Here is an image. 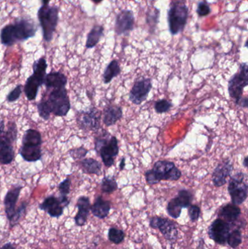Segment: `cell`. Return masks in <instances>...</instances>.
Segmentation results:
<instances>
[{
	"label": "cell",
	"mask_w": 248,
	"mask_h": 249,
	"mask_svg": "<svg viewBox=\"0 0 248 249\" xmlns=\"http://www.w3.org/2000/svg\"><path fill=\"white\" fill-rule=\"evenodd\" d=\"M182 175L174 162L165 160L157 161L152 169L145 173L146 181L149 185H154L161 181H178Z\"/></svg>",
	"instance_id": "cell-1"
},
{
	"label": "cell",
	"mask_w": 248,
	"mask_h": 249,
	"mask_svg": "<svg viewBox=\"0 0 248 249\" xmlns=\"http://www.w3.org/2000/svg\"><path fill=\"white\" fill-rule=\"evenodd\" d=\"M189 9L186 0H173L167 13L169 29L173 35L183 32L187 23Z\"/></svg>",
	"instance_id": "cell-2"
},
{
	"label": "cell",
	"mask_w": 248,
	"mask_h": 249,
	"mask_svg": "<svg viewBox=\"0 0 248 249\" xmlns=\"http://www.w3.org/2000/svg\"><path fill=\"white\" fill-rule=\"evenodd\" d=\"M95 149L100 155L105 166L110 168L115 164V158L119 152L117 139L106 132V135L96 138Z\"/></svg>",
	"instance_id": "cell-3"
},
{
	"label": "cell",
	"mask_w": 248,
	"mask_h": 249,
	"mask_svg": "<svg viewBox=\"0 0 248 249\" xmlns=\"http://www.w3.org/2000/svg\"><path fill=\"white\" fill-rule=\"evenodd\" d=\"M37 17L42 27L44 40L51 42L58 26L59 9L57 6L42 5L38 10Z\"/></svg>",
	"instance_id": "cell-4"
},
{
	"label": "cell",
	"mask_w": 248,
	"mask_h": 249,
	"mask_svg": "<svg viewBox=\"0 0 248 249\" xmlns=\"http://www.w3.org/2000/svg\"><path fill=\"white\" fill-rule=\"evenodd\" d=\"M48 64L44 58L34 61L33 64V74L29 77L24 86V93L29 101H33L37 96L39 89L44 85Z\"/></svg>",
	"instance_id": "cell-5"
},
{
	"label": "cell",
	"mask_w": 248,
	"mask_h": 249,
	"mask_svg": "<svg viewBox=\"0 0 248 249\" xmlns=\"http://www.w3.org/2000/svg\"><path fill=\"white\" fill-rule=\"evenodd\" d=\"M246 177V174L243 172L237 173L230 177L228 192L233 204L240 206L247 200L248 186L245 181Z\"/></svg>",
	"instance_id": "cell-6"
},
{
	"label": "cell",
	"mask_w": 248,
	"mask_h": 249,
	"mask_svg": "<svg viewBox=\"0 0 248 249\" xmlns=\"http://www.w3.org/2000/svg\"><path fill=\"white\" fill-rule=\"evenodd\" d=\"M47 101L50 107L51 112L55 116H66L71 109V104L66 88L52 90Z\"/></svg>",
	"instance_id": "cell-7"
},
{
	"label": "cell",
	"mask_w": 248,
	"mask_h": 249,
	"mask_svg": "<svg viewBox=\"0 0 248 249\" xmlns=\"http://www.w3.org/2000/svg\"><path fill=\"white\" fill-rule=\"evenodd\" d=\"M248 85L247 63L240 64V71L232 76L229 81L228 92L230 96L237 103L243 97V90Z\"/></svg>",
	"instance_id": "cell-8"
},
{
	"label": "cell",
	"mask_w": 248,
	"mask_h": 249,
	"mask_svg": "<svg viewBox=\"0 0 248 249\" xmlns=\"http://www.w3.org/2000/svg\"><path fill=\"white\" fill-rule=\"evenodd\" d=\"M37 26L33 20L18 18L12 23V34L15 42H23L33 37L37 32Z\"/></svg>",
	"instance_id": "cell-9"
},
{
	"label": "cell",
	"mask_w": 248,
	"mask_h": 249,
	"mask_svg": "<svg viewBox=\"0 0 248 249\" xmlns=\"http://www.w3.org/2000/svg\"><path fill=\"white\" fill-rule=\"evenodd\" d=\"M149 225L153 229L159 230L163 236L170 243L177 241L179 231L172 221L161 216H154L150 219Z\"/></svg>",
	"instance_id": "cell-10"
},
{
	"label": "cell",
	"mask_w": 248,
	"mask_h": 249,
	"mask_svg": "<svg viewBox=\"0 0 248 249\" xmlns=\"http://www.w3.org/2000/svg\"><path fill=\"white\" fill-rule=\"evenodd\" d=\"M152 89L150 78H142L134 83L129 93V100L135 105H140L148 98L149 93Z\"/></svg>",
	"instance_id": "cell-11"
},
{
	"label": "cell",
	"mask_w": 248,
	"mask_h": 249,
	"mask_svg": "<svg viewBox=\"0 0 248 249\" xmlns=\"http://www.w3.org/2000/svg\"><path fill=\"white\" fill-rule=\"evenodd\" d=\"M231 225L222 219H216L212 222L208 229L210 238L219 245H225L231 231Z\"/></svg>",
	"instance_id": "cell-12"
},
{
	"label": "cell",
	"mask_w": 248,
	"mask_h": 249,
	"mask_svg": "<svg viewBox=\"0 0 248 249\" xmlns=\"http://www.w3.org/2000/svg\"><path fill=\"white\" fill-rule=\"evenodd\" d=\"M101 113L96 108H90L89 110L80 112L77 122L82 129L96 131L100 127Z\"/></svg>",
	"instance_id": "cell-13"
},
{
	"label": "cell",
	"mask_w": 248,
	"mask_h": 249,
	"mask_svg": "<svg viewBox=\"0 0 248 249\" xmlns=\"http://www.w3.org/2000/svg\"><path fill=\"white\" fill-rule=\"evenodd\" d=\"M135 18L131 10H122L116 16L115 32L116 35H126L133 29Z\"/></svg>",
	"instance_id": "cell-14"
},
{
	"label": "cell",
	"mask_w": 248,
	"mask_h": 249,
	"mask_svg": "<svg viewBox=\"0 0 248 249\" xmlns=\"http://www.w3.org/2000/svg\"><path fill=\"white\" fill-rule=\"evenodd\" d=\"M23 187L20 185L15 186L7 191L4 199V212L9 222L13 220L16 213V204L18 200L20 192Z\"/></svg>",
	"instance_id": "cell-15"
},
{
	"label": "cell",
	"mask_w": 248,
	"mask_h": 249,
	"mask_svg": "<svg viewBox=\"0 0 248 249\" xmlns=\"http://www.w3.org/2000/svg\"><path fill=\"white\" fill-rule=\"evenodd\" d=\"M233 165L230 160H224L214 169L212 175L213 182L215 187H221L227 183V178L231 177Z\"/></svg>",
	"instance_id": "cell-16"
},
{
	"label": "cell",
	"mask_w": 248,
	"mask_h": 249,
	"mask_svg": "<svg viewBox=\"0 0 248 249\" xmlns=\"http://www.w3.org/2000/svg\"><path fill=\"white\" fill-rule=\"evenodd\" d=\"M39 209L48 213L50 217L59 218L64 214V208L60 197L50 196L39 206Z\"/></svg>",
	"instance_id": "cell-17"
},
{
	"label": "cell",
	"mask_w": 248,
	"mask_h": 249,
	"mask_svg": "<svg viewBox=\"0 0 248 249\" xmlns=\"http://www.w3.org/2000/svg\"><path fill=\"white\" fill-rule=\"evenodd\" d=\"M77 207L78 209V212L74 217L76 225L78 227L84 226L87 223V218L91 209L89 197L86 196L79 197L77 202Z\"/></svg>",
	"instance_id": "cell-18"
},
{
	"label": "cell",
	"mask_w": 248,
	"mask_h": 249,
	"mask_svg": "<svg viewBox=\"0 0 248 249\" xmlns=\"http://www.w3.org/2000/svg\"><path fill=\"white\" fill-rule=\"evenodd\" d=\"M240 215L241 209L238 206L233 203L225 205L218 212V218L231 225H234Z\"/></svg>",
	"instance_id": "cell-19"
},
{
	"label": "cell",
	"mask_w": 248,
	"mask_h": 249,
	"mask_svg": "<svg viewBox=\"0 0 248 249\" xmlns=\"http://www.w3.org/2000/svg\"><path fill=\"white\" fill-rule=\"evenodd\" d=\"M12 143L8 139L0 135V164L9 165L15 158V151Z\"/></svg>",
	"instance_id": "cell-20"
},
{
	"label": "cell",
	"mask_w": 248,
	"mask_h": 249,
	"mask_svg": "<svg viewBox=\"0 0 248 249\" xmlns=\"http://www.w3.org/2000/svg\"><path fill=\"white\" fill-rule=\"evenodd\" d=\"M67 82L68 80L65 74L60 71H51L45 76L44 85L48 90L50 89L54 90V89L66 88Z\"/></svg>",
	"instance_id": "cell-21"
},
{
	"label": "cell",
	"mask_w": 248,
	"mask_h": 249,
	"mask_svg": "<svg viewBox=\"0 0 248 249\" xmlns=\"http://www.w3.org/2000/svg\"><path fill=\"white\" fill-rule=\"evenodd\" d=\"M111 210V203L108 200H105L102 196L96 197L94 203L91 206L92 213L93 216L100 219L107 217Z\"/></svg>",
	"instance_id": "cell-22"
},
{
	"label": "cell",
	"mask_w": 248,
	"mask_h": 249,
	"mask_svg": "<svg viewBox=\"0 0 248 249\" xmlns=\"http://www.w3.org/2000/svg\"><path fill=\"white\" fill-rule=\"evenodd\" d=\"M122 118V109L118 105H109L103 110V122L106 126H112Z\"/></svg>",
	"instance_id": "cell-23"
},
{
	"label": "cell",
	"mask_w": 248,
	"mask_h": 249,
	"mask_svg": "<svg viewBox=\"0 0 248 249\" xmlns=\"http://www.w3.org/2000/svg\"><path fill=\"white\" fill-rule=\"evenodd\" d=\"M20 156L26 162H36L41 160L42 157V151L41 146H27L22 145L19 150Z\"/></svg>",
	"instance_id": "cell-24"
},
{
	"label": "cell",
	"mask_w": 248,
	"mask_h": 249,
	"mask_svg": "<svg viewBox=\"0 0 248 249\" xmlns=\"http://www.w3.org/2000/svg\"><path fill=\"white\" fill-rule=\"evenodd\" d=\"M80 167L83 172L88 174L100 175L102 165L99 161L93 158H85L80 162Z\"/></svg>",
	"instance_id": "cell-25"
},
{
	"label": "cell",
	"mask_w": 248,
	"mask_h": 249,
	"mask_svg": "<svg viewBox=\"0 0 248 249\" xmlns=\"http://www.w3.org/2000/svg\"><path fill=\"white\" fill-rule=\"evenodd\" d=\"M104 29L100 25H96L93 26V29L89 32L86 41V48L87 49H91L94 48L100 42V39L103 36Z\"/></svg>",
	"instance_id": "cell-26"
},
{
	"label": "cell",
	"mask_w": 248,
	"mask_h": 249,
	"mask_svg": "<svg viewBox=\"0 0 248 249\" xmlns=\"http://www.w3.org/2000/svg\"><path fill=\"white\" fill-rule=\"evenodd\" d=\"M42 139L41 133L34 129H28L22 139V145L27 146H42Z\"/></svg>",
	"instance_id": "cell-27"
},
{
	"label": "cell",
	"mask_w": 248,
	"mask_h": 249,
	"mask_svg": "<svg viewBox=\"0 0 248 249\" xmlns=\"http://www.w3.org/2000/svg\"><path fill=\"white\" fill-rule=\"evenodd\" d=\"M120 73L121 68L119 63L116 60H112L105 69L103 74V83L109 84L115 77L119 76Z\"/></svg>",
	"instance_id": "cell-28"
},
{
	"label": "cell",
	"mask_w": 248,
	"mask_h": 249,
	"mask_svg": "<svg viewBox=\"0 0 248 249\" xmlns=\"http://www.w3.org/2000/svg\"><path fill=\"white\" fill-rule=\"evenodd\" d=\"M101 191L106 194H112L118 189V184L115 177H104L100 184Z\"/></svg>",
	"instance_id": "cell-29"
},
{
	"label": "cell",
	"mask_w": 248,
	"mask_h": 249,
	"mask_svg": "<svg viewBox=\"0 0 248 249\" xmlns=\"http://www.w3.org/2000/svg\"><path fill=\"white\" fill-rule=\"evenodd\" d=\"M183 207L181 204L179 200H178L177 197L170 200L167 206V212L170 217L173 219H178L180 217L181 213Z\"/></svg>",
	"instance_id": "cell-30"
},
{
	"label": "cell",
	"mask_w": 248,
	"mask_h": 249,
	"mask_svg": "<svg viewBox=\"0 0 248 249\" xmlns=\"http://www.w3.org/2000/svg\"><path fill=\"white\" fill-rule=\"evenodd\" d=\"M125 234L123 231L116 228H111L108 232V238L111 242L118 245L122 244L125 240Z\"/></svg>",
	"instance_id": "cell-31"
},
{
	"label": "cell",
	"mask_w": 248,
	"mask_h": 249,
	"mask_svg": "<svg viewBox=\"0 0 248 249\" xmlns=\"http://www.w3.org/2000/svg\"><path fill=\"white\" fill-rule=\"evenodd\" d=\"M243 242V235L241 231L239 229H235L231 231L227 238V243L230 247L236 249Z\"/></svg>",
	"instance_id": "cell-32"
},
{
	"label": "cell",
	"mask_w": 248,
	"mask_h": 249,
	"mask_svg": "<svg viewBox=\"0 0 248 249\" xmlns=\"http://www.w3.org/2000/svg\"><path fill=\"white\" fill-rule=\"evenodd\" d=\"M1 136H4L6 139L14 143L16 142L17 136V128L16 123L10 122L7 124V130H4V133H1Z\"/></svg>",
	"instance_id": "cell-33"
},
{
	"label": "cell",
	"mask_w": 248,
	"mask_h": 249,
	"mask_svg": "<svg viewBox=\"0 0 248 249\" xmlns=\"http://www.w3.org/2000/svg\"><path fill=\"white\" fill-rule=\"evenodd\" d=\"M37 107L38 113L39 117L42 118L44 121H48L50 117L51 109L47 100H41L36 105Z\"/></svg>",
	"instance_id": "cell-34"
},
{
	"label": "cell",
	"mask_w": 248,
	"mask_h": 249,
	"mask_svg": "<svg viewBox=\"0 0 248 249\" xmlns=\"http://www.w3.org/2000/svg\"><path fill=\"white\" fill-rule=\"evenodd\" d=\"M177 198L182 204V207L188 208L192 205L193 195L189 190H181L178 193Z\"/></svg>",
	"instance_id": "cell-35"
},
{
	"label": "cell",
	"mask_w": 248,
	"mask_h": 249,
	"mask_svg": "<svg viewBox=\"0 0 248 249\" xmlns=\"http://www.w3.org/2000/svg\"><path fill=\"white\" fill-rule=\"evenodd\" d=\"M172 107H173V104L167 99H160L154 104V109L158 114L166 113L169 112Z\"/></svg>",
	"instance_id": "cell-36"
},
{
	"label": "cell",
	"mask_w": 248,
	"mask_h": 249,
	"mask_svg": "<svg viewBox=\"0 0 248 249\" xmlns=\"http://www.w3.org/2000/svg\"><path fill=\"white\" fill-rule=\"evenodd\" d=\"M27 205L26 202H23V203H22L21 205L17 208V210H16V215H15L14 217H13V220L10 222V225L11 228H13V227L17 225L18 222H20V219L24 216L25 213H26V208H27Z\"/></svg>",
	"instance_id": "cell-37"
},
{
	"label": "cell",
	"mask_w": 248,
	"mask_h": 249,
	"mask_svg": "<svg viewBox=\"0 0 248 249\" xmlns=\"http://www.w3.org/2000/svg\"><path fill=\"white\" fill-rule=\"evenodd\" d=\"M71 179L70 178H66L60 183L58 186L61 196H67L70 193V187H71Z\"/></svg>",
	"instance_id": "cell-38"
},
{
	"label": "cell",
	"mask_w": 248,
	"mask_h": 249,
	"mask_svg": "<svg viewBox=\"0 0 248 249\" xmlns=\"http://www.w3.org/2000/svg\"><path fill=\"white\" fill-rule=\"evenodd\" d=\"M188 209V214L192 222H196L199 219L200 216L201 210L200 208L197 205H191Z\"/></svg>",
	"instance_id": "cell-39"
},
{
	"label": "cell",
	"mask_w": 248,
	"mask_h": 249,
	"mask_svg": "<svg viewBox=\"0 0 248 249\" xmlns=\"http://www.w3.org/2000/svg\"><path fill=\"white\" fill-rule=\"evenodd\" d=\"M88 150L85 148L79 147L77 149H73L69 151V155L73 159L79 160L83 159L87 155Z\"/></svg>",
	"instance_id": "cell-40"
},
{
	"label": "cell",
	"mask_w": 248,
	"mask_h": 249,
	"mask_svg": "<svg viewBox=\"0 0 248 249\" xmlns=\"http://www.w3.org/2000/svg\"><path fill=\"white\" fill-rule=\"evenodd\" d=\"M211 12V7L206 1H200L198 4L197 13L199 17H205V16H208Z\"/></svg>",
	"instance_id": "cell-41"
},
{
	"label": "cell",
	"mask_w": 248,
	"mask_h": 249,
	"mask_svg": "<svg viewBox=\"0 0 248 249\" xmlns=\"http://www.w3.org/2000/svg\"><path fill=\"white\" fill-rule=\"evenodd\" d=\"M22 93V86L18 85L16 86L7 96V100L8 102H14L20 98Z\"/></svg>",
	"instance_id": "cell-42"
},
{
	"label": "cell",
	"mask_w": 248,
	"mask_h": 249,
	"mask_svg": "<svg viewBox=\"0 0 248 249\" xmlns=\"http://www.w3.org/2000/svg\"><path fill=\"white\" fill-rule=\"evenodd\" d=\"M159 16H160V11L157 9L155 8L153 14H151L150 12H149L148 17H147V22L150 26L154 27L155 24L158 23Z\"/></svg>",
	"instance_id": "cell-43"
},
{
	"label": "cell",
	"mask_w": 248,
	"mask_h": 249,
	"mask_svg": "<svg viewBox=\"0 0 248 249\" xmlns=\"http://www.w3.org/2000/svg\"><path fill=\"white\" fill-rule=\"evenodd\" d=\"M236 105L241 107L247 108L248 107V99L247 96H246V97H242L241 99L236 103Z\"/></svg>",
	"instance_id": "cell-44"
},
{
	"label": "cell",
	"mask_w": 248,
	"mask_h": 249,
	"mask_svg": "<svg viewBox=\"0 0 248 249\" xmlns=\"http://www.w3.org/2000/svg\"><path fill=\"white\" fill-rule=\"evenodd\" d=\"M0 249H16V247L12 243H7V244H4Z\"/></svg>",
	"instance_id": "cell-45"
},
{
	"label": "cell",
	"mask_w": 248,
	"mask_h": 249,
	"mask_svg": "<svg viewBox=\"0 0 248 249\" xmlns=\"http://www.w3.org/2000/svg\"><path fill=\"white\" fill-rule=\"evenodd\" d=\"M125 161H126V160L125 158H122L121 160L120 163H119V170L120 171H123L125 169V165H125Z\"/></svg>",
	"instance_id": "cell-46"
},
{
	"label": "cell",
	"mask_w": 248,
	"mask_h": 249,
	"mask_svg": "<svg viewBox=\"0 0 248 249\" xmlns=\"http://www.w3.org/2000/svg\"><path fill=\"white\" fill-rule=\"evenodd\" d=\"M198 249H206L205 248V241L203 238H200L199 241V245H198Z\"/></svg>",
	"instance_id": "cell-47"
},
{
	"label": "cell",
	"mask_w": 248,
	"mask_h": 249,
	"mask_svg": "<svg viewBox=\"0 0 248 249\" xmlns=\"http://www.w3.org/2000/svg\"><path fill=\"white\" fill-rule=\"evenodd\" d=\"M4 130H5V124H4V121L1 120L0 121V135L4 133Z\"/></svg>",
	"instance_id": "cell-48"
},
{
	"label": "cell",
	"mask_w": 248,
	"mask_h": 249,
	"mask_svg": "<svg viewBox=\"0 0 248 249\" xmlns=\"http://www.w3.org/2000/svg\"><path fill=\"white\" fill-rule=\"evenodd\" d=\"M248 158L247 156L246 157V158H244V160H243V165H244L245 168H247L248 165Z\"/></svg>",
	"instance_id": "cell-49"
},
{
	"label": "cell",
	"mask_w": 248,
	"mask_h": 249,
	"mask_svg": "<svg viewBox=\"0 0 248 249\" xmlns=\"http://www.w3.org/2000/svg\"><path fill=\"white\" fill-rule=\"evenodd\" d=\"M51 0H42V5L46 6L49 5L50 2Z\"/></svg>",
	"instance_id": "cell-50"
},
{
	"label": "cell",
	"mask_w": 248,
	"mask_h": 249,
	"mask_svg": "<svg viewBox=\"0 0 248 249\" xmlns=\"http://www.w3.org/2000/svg\"><path fill=\"white\" fill-rule=\"evenodd\" d=\"M93 2L96 3V4H99V3L101 2L103 0H91Z\"/></svg>",
	"instance_id": "cell-51"
}]
</instances>
